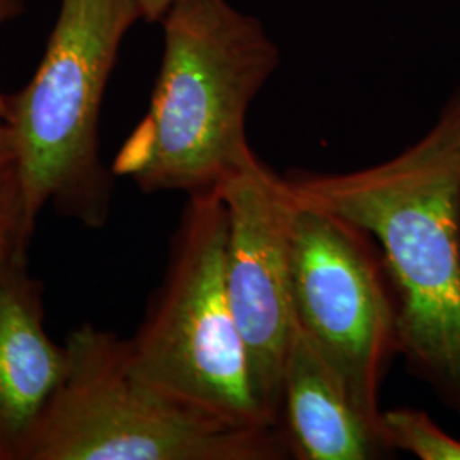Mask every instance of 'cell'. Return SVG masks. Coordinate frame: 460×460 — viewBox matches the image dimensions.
Wrapping results in <instances>:
<instances>
[{"mask_svg":"<svg viewBox=\"0 0 460 460\" xmlns=\"http://www.w3.org/2000/svg\"><path fill=\"white\" fill-rule=\"evenodd\" d=\"M285 180L296 201L372 237L394 294L397 355L460 420V84L393 157Z\"/></svg>","mask_w":460,"mask_h":460,"instance_id":"cell-1","label":"cell"},{"mask_svg":"<svg viewBox=\"0 0 460 460\" xmlns=\"http://www.w3.org/2000/svg\"><path fill=\"white\" fill-rule=\"evenodd\" d=\"M33 232L16 164L0 165V266L30 249Z\"/></svg>","mask_w":460,"mask_h":460,"instance_id":"cell-11","label":"cell"},{"mask_svg":"<svg viewBox=\"0 0 460 460\" xmlns=\"http://www.w3.org/2000/svg\"><path fill=\"white\" fill-rule=\"evenodd\" d=\"M281 425L294 459L372 460L389 452L296 321L283 368Z\"/></svg>","mask_w":460,"mask_h":460,"instance_id":"cell-9","label":"cell"},{"mask_svg":"<svg viewBox=\"0 0 460 460\" xmlns=\"http://www.w3.org/2000/svg\"><path fill=\"white\" fill-rule=\"evenodd\" d=\"M13 163H16L14 137L7 119L0 118V165L13 164Z\"/></svg>","mask_w":460,"mask_h":460,"instance_id":"cell-12","label":"cell"},{"mask_svg":"<svg viewBox=\"0 0 460 460\" xmlns=\"http://www.w3.org/2000/svg\"><path fill=\"white\" fill-rule=\"evenodd\" d=\"M68 370L66 343L45 326L43 283L28 249L0 266V460H21Z\"/></svg>","mask_w":460,"mask_h":460,"instance_id":"cell-8","label":"cell"},{"mask_svg":"<svg viewBox=\"0 0 460 460\" xmlns=\"http://www.w3.org/2000/svg\"><path fill=\"white\" fill-rule=\"evenodd\" d=\"M7 116H9V96L0 93V118L7 119Z\"/></svg>","mask_w":460,"mask_h":460,"instance_id":"cell-15","label":"cell"},{"mask_svg":"<svg viewBox=\"0 0 460 460\" xmlns=\"http://www.w3.org/2000/svg\"><path fill=\"white\" fill-rule=\"evenodd\" d=\"M142 19L140 0H60L31 81L9 96L7 123L28 217L43 208L85 227L106 226L113 171L99 154V116L125 36Z\"/></svg>","mask_w":460,"mask_h":460,"instance_id":"cell-3","label":"cell"},{"mask_svg":"<svg viewBox=\"0 0 460 460\" xmlns=\"http://www.w3.org/2000/svg\"><path fill=\"white\" fill-rule=\"evenodd\" d=\"M147 113L116 155L113 172L144 193L217 191L258 155L247 113L279 66L258 17L229 0H174Z\"/></svg>","mask_w":460,"mask_h":460,"instance_id":"cell-2","label":"cell"},{"mask_svg":"<svg viewBox=\"0 0 460 460\" xmlns=\"http://www.w3.org/2000/svg\"><path fill=\"white\" fill-rule=\"evenodd\" d=\"M296 203L294 321L353 408L378 429L380 384L397 355L394 294L380 251L368 234L345 218Z\"/></svg>","mask_w":460,"mask_h":460,"instance_id":"cell-6","label":"cell"},{"mask_svg":"<svg viewBox=\"0 0 460 460\" xmlns=\"http://www.w3.org/2000/svg\"><path fill=\"white\" fill-rule=\"evenodd\" d=\"M227 210L217 191L188 197L161 285L132 338L133 374L184 404L243 427H273L252 391L226 283Z\"/></svg>","mask_w":460,"mask_h":460,"instance_id":"cell-5","label":"cell"},{"mask_svg":"<svg viewBox=\"0 0 460 460\" xmlns=\"http://www.w3.org/2000/svg\"><path fill=\"white\" fill-rule=\"evenodd\" d=\"M22 2L21 0H0V24L5 22L7 19L16 16L21 11Z\"/></svg>","mask_w":460,"mask_h":460,"instance_id":"cell-14","label":"cell"},{"mask_svg":"<svg viewBox=\"0 0 460 460\" xmlns=\"http://www.w3.org/2000/svg\"><path fill=\"white\" fill-rule=\"evenodd\" d=\"M378 431L389 452L401 450L421 460H460V440L450 437L425 411L414 408L382 411Z\"/></svg>","mask_w":460,"mask_h":460,"instance_id":"cell-10","label":"cell"},{"mask_svg":"<svg viewBox=\"0 0 460 460\" xmlns=\"http://www.w3.org/2000/svg\"><path fill=\"white\" fill-rule=\"evenodd\" d=\"M227 210L226 283L246 348L258 404L283 428V368L294 328L292 229L296 198L260 159L217 188Z\"/></svg>","mask_w":460,"mask_h":460,"instance_id":"cell-7","label":"cell"},{"mask_svg":"<svg viewBox=\"0 0 460 460\" xmlns=\"http://www.w3.org/2000/svg\"><path fill=\"white\" fill-rule=\"evenodd\" d=\"M68 370L21 460H283V428L234 425L137 377L125 340L93 324L68 332Z\"/></svg>","mask_w":460,"mask_h":460,"instance_id":"cell-4","label":"cell"},{"mask_svg":"<svg viewBox=\"0 0 460 460\" xmlns=\"http://www.w3.org/2000/svg\"><path fill=\"white\" fill-rule=\"evenodd\" d=\"M172 2L174 0H140L142 19L148 22H161Z\"/></svg>","mask_w":460,"mask_h":460,"instance_id":"cell-13","label":"cell"}]
</instances>
